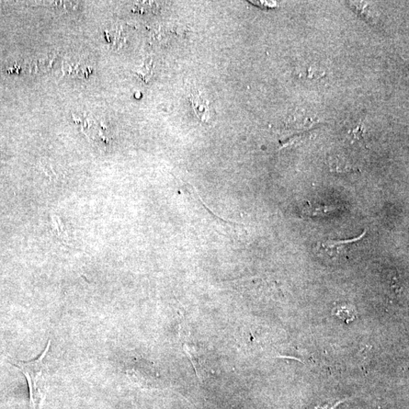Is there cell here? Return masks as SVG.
I'll return each mask as SVG.
<instances>
[{
  "label": "cell",
  "instance_id": "1",
  "mask_svg": "<svg viewBox=\"0 0 409 409\" xmlns=\"http://www.w3.org/2000/svg\"><path fill=\"white\" fill-rule=\"evenodd\" d=\"M50 340L41 355L36 359L24 361L14 360L10 361L11 365L20 370L25 375L30 391L31 409H41L43 403L47 397L48 390V369L44 360L47 358L50 348Z\"/></svg>",
  "mask_w": 409,
  "mask_h": 409
},
{
  "label": "cell",
  "instance_id": "2",
  "mask_svg": "<svg viewBox=\"0 0 409 409\" xmlns=\"http://www.w3.org/2000/svg\"><path fill=\"white\" fill-rule=\"evenodd\" d=\"M127 373L131 380L148 388L156 386L160 376L154 364L145 359H139L133 362L128 369Z\"/></svg>",
  "mask_w": 409,
  "mask_h": 409
},
{
  "label": "cell",
  "instance_id": "3",
  "mask_svg": "<svg viewBox=\"0 0 409 409\" xmlns=\"http://www.w3.org/2000/svg\"><path fill=\"white\" fill-rule=\"evenodd\" d=\"M189 102L193 111L201 121L208 123L211 120L210 102L199 91H192L189 95Z\"/></svg>",
  "mask_w": 409,
  "mask_h": 409
},
{
  "label": "cell",
  "instance_id": "4",
  "mask_svg": "<svg viewBox=\"0 0 409 409\" xmlns=\"http://www.w3.org/2000/svg\"><path fill=\"white\" fill-rule=\"evenodd\" d=\"M366 235V231L363 232L361 235L359 237L354 239H349V240L346 241H333L328 240L323 243L322 247L325 248L327 251L332 253L334 250H338L341 248H345V246L354 244L360 240L364 236Z\"/></svg>",
  "mask_w": 409,
  "mask_h": 409
},
{
  "label": "cell",
  "instance_id": "5",
  "mask_svg": "<svg viewBox=\"0 0 409 409\" xmlns=\"http://www.w3.org/2000/svg\"><path fill=\"white\" fill-rule=\"evenodd\" d=\"M153 63L152 60H147L143 65L136 71V74L143 80L146 83L149 82L153 76Z\"/></svg>",
  "mask_w": 409,
  "mask_h": 409
}]
</instances>
